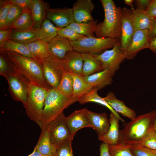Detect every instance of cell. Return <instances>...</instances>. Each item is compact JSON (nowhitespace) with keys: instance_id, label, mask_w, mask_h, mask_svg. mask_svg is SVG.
Returning <instances> with one entry per match:
<instances>
[{"instance_id":"cell-48","label":"cell","mask_w":156,"mask_h":156,"mask_svg":"<svg viewBox=\"0 0 156 156\" xmlns=\"http://www.w3.org/2000/svg\"><path fill=\"white\" fill-rule=\"evenodd\" d=\"M100 156H110L108 145L103 143L100 146Z\"/></svg>"},{"instance_id":"cell-11","label":"cell","mask_w":156,"mask_h":156,"mask_svg":"<svg viewBox=\"0 0 156 156\" xmlns=\"http://www.w3.org/2000/svg\"><path fill=\"white\" fill-rule=\"evenodd\" d=\"M135 31L132 20V11L131 9L124 7L122 9L120 40L121 50L124 53L129 47Z\"/></svg>"},{"instance_id":"cell-16","label":"cell","mask_w":156,"mask_h":156,"mask_svg":"<svg viewBox=\"0 0 156 156\" xmlns=\"http://www.w3.org/2000/svg\"><path fill=\"white\" fill-rule=\"evenodd\" d=\"M50 55L64 60L67 54L73 51L68 39L57 35L48 43Z\"/></svg>"},{"instance_id":"cell-28","label":"cell","mask_w":156,"mask_h":156,"mask_svg":"<svg viewBox=\"0 0 156 156\" xmlns=\"http://www.w3.org/2000/svg\"><path fill=\"white\" fill-rule=\"evenodd\" d=\"M25 44L33 55L41 62L50 55L48 43L43 41L37 40Z\"/></svg>"},{"instance_id":"cell-41","label":"cell","mask_w":156,"mask_h":156,"mask_svg":"<svg viewBox=\"0 0 156 156\" xmlns=\"http://www.w3.org/2000/svg\"><path fill=\"white\" fill-rule=\"evenodd\" d=\"M130 150L133 156H156V150L148 148L141 144L131 146Z\"/></svg>"},{"instance_id":"cell-50","label":"cell","mask_w":156,"mask_h":156,"mask_svg":"<svg viewBox=\"0 0 156 156\" xmlns=\"http://www.w3.org/2000/svg\"><path fill=\"white\" fill-rule=\"evenodd\" d=\"M153 114L152 130L156 134V110L152 111Z\"/></svg>"},{"instance_id":"cell-6","label":"cell","mask_w":156,"mask_h":156,"mask_svg":"<svg viewBox=\"0 0 156 156\" xmlns=\"http://www.w3.org/2000/svg\"><path fill=\"white\" fill-rule=\"evenodd\" d=\"M73 50L80 53H89L100 54L108 49L112 48L120 41L111 38L85 37L80 40L70 41Z\"/></svg>"},{"instance_id":"cell-18","label":"cell","mask_w":156,"mask_h":156,"mask_svg":"<svg viewBox=\"0 0 156 156\" xmlns=\"http://www.w3.org/2000/svg\"><path fill=\"white\" fill-rule=\"evenodd\" d=\"M114 75L110 71L105 69L90 75L83 77L87 82L99 90L111 84Z\"/></svg>"},{"instance_id":"cell-40","label":"cell","mask_w":156,"mask_h":156,"mask_svg":"<svg viewBox=\"0 0 156 156\" xmlns=\"http://www.w3.org/2000/svg\"><path fill=\"white\" fill-rule=\"evenodd\" d=\"M72 140L70 139L59 144L56 148L55 156H74L72 147Z\"/></svg>"},{"instance_id":"cell-35","label":"cell","mask_w":156,"mask_h":156,"mask_svg":"<svg viewBox=\"0 0 156 156\" xmlns=\"http://www.w3.org/2000/svg\"><path fill=\"white\" fill-rule=\"evenodd\" d=\"M108 146L110 156H133L130 150L131 146L118 143Z\"/></svg>"},{"instance_id":"cell-46","label":"cell","mask_w":156,"mask_h":156,"mask_svg":"<svg viewBox=\"0 0 156 156\" xmlns=\"http://www.w3.org/2000/svg\"><path fill=\"white\" fill-rule=\"evenodd\" d=\"M148 37L150 40L156 37V18L153 19L148 29Z\"/></svg>"},{"instance_id":"cell-25","label":"cell","mask_w":156,"mask_h":156,"mask_svg":"<svg viewBox=\"0 0 156 156\" xmlns=\"http://www.w3.org/2000/svg\"><path fill=\"white\" fill-rule=\"evenodd\" d=\"M49 8V4L43 0H32L31 10L34 22L33 29L40 27L46 18L47 11Z\"/></svg>"},{"instance_id":"cell-17","label":"cell","mask_w":156,"mask_h":156,"mask_svg":"<svg viewBox=\"0 0 156 156\" xmlns=\"http://www.w3.org/2000/svg\"><path fill=\"white\" fill-rule=\"evenodd\" d=\"M86 113L91 128L96 132L98 136L103 135L107 132L110 122L106 113H96L87 109Z\"/></svg>"},{"instance_id":"cell-26","label":"cell","mask_w":156,"mask_h":156,"mask_svg":"<svg viewBox=\"0 0 156 156\" xmlns=\"http://www.w3.org/2000/svg\"><path fill=\"white\" fill-rule=\"evenodd\" d=\"M41 130L39 138L34 149L44 156H55L56 147L51 143L46 127H44Z\"/></svg>"},{"instance_id":"cell-29","label":"cell","mask_w":156,"mask_h":156,"mask_svg":"<svg viewBox=\"0 0 156 156\" xmlns=\"http://www.w3.org/2000/svg\"><path fill=\"white\" fill-rule=\"evenodd\" d=\"M73 79V96L79 99L91 91L93 87L83 77L72 73Z\"/></svg>"},{"instance_id":"cell-52","label":"cell","mask_w":156,"mask_h":156,"mask_svg":"<svg viewBox=\"0 0 156 156\" xmlns=\"http://www.w3.org/2000/svg\"><path fill=\"white\" fill-rule=\"evenodd\" d=\"M124 1L125 4L130 6L131 8H133V0H125Z\"/></svg>"},{"instance_id":"cell-32","label":"cell","mask_w":156,"mask_h":156,"mask_svg":"<svg viewBox=\"0 0 156 156\" xmlns=\"http://www.w3.org/2000/svg\"><path fill=\"white\" fill-rule=\"evenodd\" d=\"M34 22L31 10L28 9L23 12L11 26V28L19 30H29L33 29Z\"/></svg>"},{"instance_id":"cell-45","label":"cell","mask_w":156,"mask_h":156,"mask_svg":"<svg viewBox=\"0 0 156 156\" xmlns=\"http://www.w3.org/2000/svg\"><path fill=\"white\" fill-rule=\"evenodd\" d=\"M145 10L151 17L156 18V0H152Z\"/></svg>"},{"instance_id":"cell-38","label":"cell","mask_w":156,"mask_h":156,"mask_svg":"<svg viewBox=\"0 0 156 156\" xmlns=\"http://www.w3.org/2000/svg\"><path fill=\"white\" fill-rule=\"evenodd\" d=\"M13 4L10 0H0V30L5 29L6 19L10 9Z\"/></svg>"},{"instance_id":"cell-51","label":"cell","mask_w":156,"mask_h":156,"mask_svg":"<svg viewBox=\"0 0 156 156\" xmlns=\"http://www.w3.org/2000/svg\"><path fill=\"white\" fill-rule=\"evenodd\" d=\"M27 156H44L34 149L33 152Z\"/></svg>"},{"instance_id":"cell-47","label":"cell","mask_w":156,"mask_h":156,"mask_svg":"<svg viewBox=\"0 0 156 156\" xmlns=\"http://www.w3.org/2000/svg\"><path fill=\"white\" fill-rule=\"evenodd\" d=\"M135 1L138 8L145 10L152 0H136Z\"/></svg>"},{"instance_id":"cell-19","label":"cell","mask_w":156,"mask_h":156,"mask_svg":"<svg viewBox=\"0 0 156 156\" xmlns=\"http://www.w3.org/2000/svg\"><path fill=\"white\" fill-rule=\"evenodd\" d=\"M110 107L117 113L132 120L136 116L135 112L133 109L127 107L124 102L117 99L112 92L108 93L103 97Z\"/></svg>"},{"instance_id":"cell-15","label":"cell","mask_w":156,"mask_h":156,"mask_svg":"<svg viewBox=\"0 0 156 156\" xmlns=\"http://www.w3.org/2000/svg\"><path fill=\"white\" fill-rule=\"evenodd\" d=\"M86 110L83 108L76 110L66 117L65 121L73 139L79 129L86 127L91 128L86 115Z\"/></svg>"},{"instance_id":"cell-36","label":"cell","mask_w":156,"mask_h":156,"mask_svg":"<svg viewBox=\"0 0 156 156\" xmlns=\"http://www.w3.org/2000/svg\"><path fill=\"white\" fill-rule=\"evenodd\" d=\"M23 11L18 6L13 4L10 9L6 19L5 29L11 28L12 24L21 15Z\"/></svg>"},{"instance_id":"cell-3","label":"cell","mask_w":156,"mask_h":156,"mask_svg":"<svg viewBox=\"0 0 156 156\" xmlns=\"http://www.w3.org/2000/svg\"><path fill=\"white\" fill-rule=\"evenodd\" d=\"M104 13L102 22L97 23L94 34L97 38H111L120 40L122 9L112 0H101Z\"/></svg>"},{"instance_id":"cell-42","label":"cell","mask_w":156,"mask_h":156,"mask_svg":"<svg viewBox=\"0 0 156 156\" xmlns=\"http://www.w3.org/2000/svg\"><path fill=\"white\" fill-rule=\"evenodd\" d=\"M148 148L156 150V134L153 130L144 137L140 144Z\"/></svg>"},{"instance_id":"cell-37","label":"cell","mask_w":156,"mask_h":156,"mask_svg":"<svg viewBox=\"0 0 156 156\" xmlns=\"http://www.w3.org/2000/svg\"><path fill=\"white\" fill-rule=\"evenodd\" d=\"M14 69V66L3 52L0 51V75L4 77Z\"/></svg>"},{"instance_id":"cell-4","label":"cell","mask_w":156,"mask_h":156,"mask_svg":"<svg viewBox=\"0 0 156 156\" xmlns=\"http://www.w3.org/2000/svg\"><path fill=\"white\" fill-rule=\"evenodd\" d=\"M78 99L62 93L57 88L49 89L46 97L42 116L37 124L41 129L63 113L64 110Z\"/></svg>"},{"instance_id":"cell-22","label":"cell","mask_w":156,"mask_h":156,"mask_svg":"<svg viewBox=\"0 0 156 156\" xmlns=\"http://www.w3.org/2000/svg\"><path fill=\"white\" fill-rule=\"evenodd\" d=\"M63 60L66 70L83 76V60L81 53L74 50L70 52Z\"/></svg>"},{"instance_id":"cell-2","label":"cell","mask_w":156,"mask_h":156,"mask_svg":"<svg viewBox=\"0 0 156 156\" xmlns=\"http://www.w3.org/2000/svg\"><path fill=\"white\" fill-rule=\"evenodd\" d=\"M123 126V129L120 130L118 143L131 146L140 144L152 130V111L136 116Z\"/></svg>"},{"instance_id":"cell-43","label":"cell","mask_w":156,"mask_h":156,"mask_svg":"<svg viewBox=\"0 0 156 156\" xmlns=\"http://www.w3.org/2000/svg\"><path fill=\"white\" fill-rule=\"evenodd\" d=\"M10 1L13 4L20 7L23 11L28 9L31 10L32 0H10Z\"/></svg>"},{"instance_id":"cell-44","label":"cell","mask_w":156,"mask_h":156,"mask_svg":"<svg viewBox=\"0 0 156 156\" xmlns=\"http://www.w3.org/2000/svg\"><path fill=\"white\" fill-rule=\"evenodd\" d=\"M12 28L0 30V49L1 50L5 42L8 39Z\"/></svg>"},{"instance_id":"cell-20","label":"cell","mask_w":156,"mask_h":156,"mask_svg":"<svg viewBox=\"0 0 156 156\" xmlns=\"http://www.w3.org/2000/svg\"><path fill=\"white\" fill-rule=\"evenodd\" d=\"M110 125L107 132L99 135L98 139L103 143L108 145H112L118 143L119 134V122L120 119L111 112L109 118Z\"/></svg>"},{"instance_id":"cell-1","label":"cell","mask_w":156,"mask_h":156,"mask_svg":"<svg viewBox=\"0 0 156 156\" xmlns=\"http://www.w3.org/2000/svg\"><path fill=\"white\" fill-rule=\"evenodd\" d=\"M1 51L6 55L12 62L15 70L30 83L48 89L52 88L45 79L41 62L14 52Z\"/></svg>"},{"instance_id":"cell-24","label":"cell","mask_w":156,"mask_h":156,"mask_svg":"<svg viewBox=\"0 0 156 156\" xmlns=\"http://www.w3.org/2000/svg\"><path fill=\"white\" fill-rule=\"evenodd\" d=\"M58 29L51 21L46 18L39 28L34 29L38 40L48 43L58 35Z\"/></svg>"},{"instance_id":"cell-14","label":"cell","mask_w":156,"mask_h":156,"mask_svg":"<svg viewBox=\"0 0 156 156\" xmlns=\"http://www.w3.org/2000/svg\"><path fill=\"white\" fill-rule=\"evenodd\" d=\"M95 5L91 0H77L72 8L75 22H88L94 20L92 13Z\"/></svg>"},{"instance_id":"cell-12","label":"cell","mask_w":156,"mask_h":156,"mask_svg":"<svg viewBox=\"0 0 156 156\" xmlns=\"http://www.w3.org/2000/svg\"><path fill=\"white\" fill-rule=\"evenodd\" d=\"M148 29L135 31L131 42L125 52L126 59H132L140 51L149 48Z\"/></svg>"},{"instance_id":"cell-21","label":"cell","mask_w":156,"mask_h":156,"mask_svg":"<svg viewBox=\"0 0 156 156\" xmlns=\"http://www.w3.org/2000/svg\"><path fill=\"white\" fill-rule=\"evenodd\" d=\"M132 20L135 31L149 29L153 18L145 10L131 8Z\"/></svg>"},{"instance_id":"cell-39","label":"cell","mask_w":156,"mask_h":156,"mask_svg":"<svg viewBox=\"0 0 156 156\" xmlns=\"http://www.w3.org/2000/svg\"><path fill=\"white\" fill-rule=\"evenodd\" d=\"M57 34L58 35L68 39L71 42L77 41L86 37L78 34L68 27L58 28Z\"/></svg>"},{"instance_id":"cell-30","label":"cell","mask_w":156,"mask_h":156,"mask_svg":"<svg viewBox=\"0 0 156 156\" xmlns=\"http://www.w3.org/2000/svg\"><path fill=\"white\" fill-rule=\"evenodd\" d=\"M97 20L86 22H74L67 26L78 34L87 37H94V34L97 24Z\"/></svg>"},{"instance_id":"cell-8","label":"cell","mask_w":156,"mask_h":156,"mask_svg":"<svg viewBox=\"0 0 156 156\" xmlns=\"http://www.w3.org/2000/svg\"><path fill=\"white\" fill-rule=\"evenodd\" d=\"M4 77L8 84V90L14 100L21 102L23 105L27 101L29 86L30 83L24 76L15 69Z\"/></svg>"},{"instance_id":"cell-9","label":"cell","mask_w":156,"mask_h":156,"mask_svg":"<svg viewBox=\"0 0 156 156\" xmlns=\"http://www.w3.org/2000/svg\"><path fill=\"white\" fill-rule=\"evenodd\" d=\"M65 118L63 113L44 127L47 130L51 143L56 148L63 142L70 139L73 140Z\"/></svg>"},{"instance_id":"cell-7","label":"cell","mask_w":156,"mask_h":156,"mask_svg":"<svg viewBox=\"0 0 156 156\" xmlns=\"http://www.w3.org/2000/svg\"><path fill=\"white\" fill-rule=\"evenodd\" d=\"M41 62L46 81L52 88H56L66 69L64 60L50 55Z\"/></svg>"},{"instance_id":"cell-31","label":"cell","mask_w":156,"mask_h":156,"mask_svg":"<svg viewBox=\"0 0 156 156\" xmlns=\"http://www.w3.org/2000/svg\"><path fill=\"white\" fill-rule=\"evenodd\" d=\"M8 39L24 44L38 40L34 29L26 30L12 29Z\"/></svg>"},{"instance_id":"cell-23","label":"cell","mask_w":156,"mask_h":156,"mask_svg":"<svg viewBox=\"0 0 156 156\" xmlns=\"http://www.w3.org/2000/svg\"><path fill=\"white\" fill-rule=\"evenodd\" d=\"M81 53L83 60V76H88L104 70L102 63L94 54L87 52Z\"/></svg>"},{"instance_id":"cell-5","label":"cell","mask_w":156,"mask_h":156,"mask_svg":"<svg viewBox=\"0 0 156 156\" xmlns=\"http://www.w3.org/2000/svg\"><path fill=\"white\" fill-rule=\"evenodd\" d=\"M49 90L29 84L27 101L23 105L28 117L37 124L41 118Z\"/></svg>"},{"instance_id":"cell-13","label":"cell","mask_w":156,"mask_h":156,"mask_svg":"<svg viewBox=\"0 0 156 156\" xmlns=\"http://www.w3.org/2000/svg\"><path fill=\"white\" fill-rule=\"evenodd\" d=\"M46 18L59 28L66 27L75 22L72 8L48 9Z\"/></svg>"},{"instance_id":"cell-49","label":"cell","mask_w":156,"mask_h":156,"mask_svg":"<svg viewBox=\"0 0 156 156\" xmlns=\"http://www.w3.org/2000/svg\"><path fill=\"white\" fill-rule=\"evenodd\" d=\"M149 49L156 53V37L150 40Z\"/></svg>"},{"instance_id":"cell-27","label":"cell","mask_w":156,"mask_h":156,"mask_svg":"<svg viewBox=\"0 0 156 156\" xmlns=\"http://www.w3.org/2000/svg\"><path fill=\"white\" fill-rule=\"evenodd\" d=\"M98 90L96 88H93L89 92L80 98L77 101L81 104L92 102L104 106L109 109L111 112L119 118L121 121L124 122L125 120L120 117L118 114L116 112L110 107L103 98L101 97L98 95L97 92Z\"/></svg>"},{"instance_id":"cell-33","label":"cell","mask_w":156,"mask_h":156,"mask_svg":"<svg viewBox=\"0 0 156 156\" xmlns=\"http://www.w3.org/2000/svg\"><path fill=\"white\" fill-rule=\"evenodd\" d=\"M5 51L14 52L24 56L38 60L30 53L25 44L9 39L7 40L2 49L0 50V51Z\"/></svg>"},{"instance_id":"cell-34","label":"cell","mask_w":156,"mask_h":156,"mask_svg":"<svg viewBox=\"0 0 156 156\" xmlns=\"http://www.w3.org/2000/svg\"><path fill=\"white\" fill-rule=\"evenodd\" d=\"M73 79L72 73L66 69L56 88L64 94L73 96Z\"/></svg>"},{"instance_id":"cell-10","label":"cell","mask_w":156,"mask_h":156,"mask_svg":"<svg viewBox=\"0 0 156 156\" xmlns=\"http://www.w3.org/2000/svg\"><path fill=\"white\" fill-rule=\"evenodd\" d=\"M94 55L101 62L104 69L109 70L114 75L126 59L125 53L121 50L120 43L110 50H106L100 54Z\"/></svg>"}]
</instances>
